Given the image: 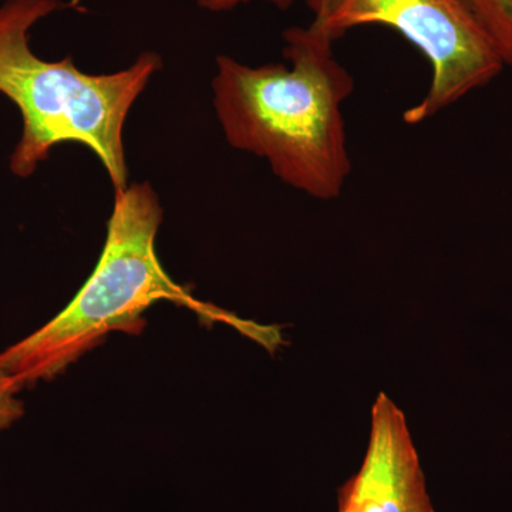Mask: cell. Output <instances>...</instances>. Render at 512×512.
<instances>
[{
  "instance_id": "obj_1",
  "label": "cell",
  "mask_w": 512,
  "mask_h": 512,
  "mask_svg": "<svg viewBox=\"0 0 512 512\" xmlns=\"http://www.w3.org/2000/svg\"><path fill=\"white\" fill-rule=\"evenodd\" d=\"M284 40L289 66L217 57L215 113L235 150L265 160L293 190L336 200L352 174L343 104L355 79L336 59L335 42L311 26L286 30Z\"/></svg>"
},
{
  "instance_id": "obj_2",
  "label": "cell",
  "mask_w": 512,
  "mask_h": 512,
  "mask_svg": "<svg viewBox=\"0 0 512 512\" xmlns=\"http://www.w3.org/2000/svg\"><path fill=\"white\" fill-rule=\"evenodd\" d=\"M163 207L150 183L114 194L113 214L99 262L86 284L55 319L0 353V372L26 387L59 376L114 330H137L141 315L157 302H173L204 318L221 320L266 348L278 333L198 301L165 272L156 252Z\"/></svg>"
},
{
  "instance_id": "obj_3",
  "label": "cell",
  "mask_w": 512,
  "mask_h": 512,
  "mask_svg": "<svg viewBox=\"0 0 512 512\" xmlns=\"http://www.w3.org/2000/svg\"><path fill=\"white\" fill-rule=\"evenodd\" d=\"M77 6L79 0H6L0 5V93L18 107L23 121L9 168L16 177L28 178L53 147L72 141L96 154L117 194L128 187L124 124L163 62L147 52L120 72L87 74L72 56L59 62L40 59L30 49V30L57 10Z\"/></svg>"
},
{
  "instance_id": "obj_4",
  "label": "cell",
  "mask_w": 512,
  "mask_h": 512,
  "mask_svg": "<svg viewBox=\"0 0 512 512\" xmlns=\"http://www.w3.org/2000/svg\"><path fill=\"white\" fill-rule=\"evenodd\" d=\"M312 29L336 42L350 29L382 25L406 37L429 60L423 99L403 113L410 126L433 119L507 69L503 57L460 0H308Z\"/></svg>"
},
{
  "instance_id": "obj_5",
  "label": "cell",
  "mask_w": 512,
  "mask_h": 512,
  "mask_svg": "<svg viewBox=\"0 0 512 512\" xmlns=\"http://www.w3.org/2000/svg\"><path fill=\"white\" fill-rule=\"evenodd\" d=\"M338 504L339 512H434L406 416L384 393L373 404L365 460Z\"/></svg>"
},
{
  "instance_id": "obj_6",
  "label": "cell",
  "mask_w": 512,
  "mask_h": 512,
  "mask_svg": "<svg viewBox=\"0 0 512 512\" xmlns=\"http://www.w3.org/2000/svg\"><path fill=\"white\" fill-rule=\"evenodd\" d=\"M512 67V0H460Z\"/></svg>"
},
{
  "instance_id": "obj_7",
  "label": "cell",
  "mask_w": 512,
  "mask_h": 512,
  "mask_svg": "<svg viewBox=\"0 0 512 512\" xmlns=\"http://www.w3.org/2000/svg\"><path fill=\"white\" fill-rule=\"evenodd\" d=\"M20 390L22 387L15 379L0 372V433L23 416V403L18 399Z\"/></svg>"
},
{
  "instance_id": "obj_8",
  "label": "cell",
  "mask_w": 512,
  "mask_h": 512,
  "mask_svg": "<svg viewBox=\"0 0 512 512\" xmlns=\"http://www.w3.org/2000/svg\"><path fill=\"white\" fill-rule=\"evenodd\" d=\"M249 0H200L198 5L202 9L208 10V12H229V10L238 8V6L245 5ZM266 2L272 3L276 8L281 10H288L291 8L293 0H266Z\"/></svg>"
}]
</instances>
